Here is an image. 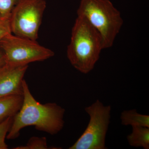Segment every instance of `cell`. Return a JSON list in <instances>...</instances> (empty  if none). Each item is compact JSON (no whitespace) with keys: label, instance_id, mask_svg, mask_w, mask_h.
Masks as SVG:
<instances>
[{"label":"cell","instance_id":"cell-1","mask_svg":"<svg viewBox=\"0 0 149 149\" xmlns=\"http://www.w3.org/2000/svg\"><path fill=\"white\" fill-rule=\"evenodd\" d=\"M23 86L22 104L13 116L6 139H16L22 128L29 126L50 135L58 133L64 127L65 110L55 103H40L32 95L24 80Z\"/></svg>","mask_w":149,"mask_h":149},{"label":"cell","instance_id":"cell-2","mask_svg":"<svg viewBox=\"0 0 149 149\" xmlns=\"http://www.w3.org/2000/svg\"><path fill=\"white\" fill-rule=\"evenodd\" d=\"M102 41L97 30L85 18L77 16L71 32L67 56L73 67L88 74L100 58Z\"/></svg>","mask_w":149,"mask_h":149},{"label":"cell","instance_id":"cell-3","mask_svg":"<svg viewBox=\"0 0 149 149\" xmlns=\"http://www.w3.org/2000/svg\"><path fill=\"white\" fill-rule=\"evenodd\" d=\"M77 15L85 18L98 32L103 49L111 47L123 21L109 0H81Z\"/></svg>","mask_w":149,"mask_h":149},{"label":"cell","instance_id":"cell-4","mask_svg":"<svg viewBox=\"0 0 149 149\" xmlns=\"http://www.w3.org/2000/svg\"><path fill=\"white\" fill-rule=\"evenodd\" d=\"M5 55L6 64L13 66L28 65L31 63L42 61L54 55L53 51L28 38L10 33L0 42Z\"/></svg>","mask_w":149,"mask_h":149},{"label":"cell","instance_id":"cell-5","mask_svg":"<svg viewBox=\"0 0 149 149\" xmlns=\"http://www.w3.org/2000/svg\"><path fill=\"white\" fill-rule=\"evenodd\" d=\"M90 116L87 128L69 149H105V139L111 118V107L105 106L99 100L86 107Z\"/></svg>","mask_w":149,"mask_h":149},{"label":"cell","instance_id":"cell-6","mask_svg":"<svg viewBox=\"0 0 149 149\" xmlns=\"http://www.w3.org/2000/svg\"><path fill=\"white\" fill-rule=\"evenodd\" d=\"M46 8L45 0H19L10 17L12 33L37 40Z\"/></svg>","mask_w":149,"mask_h":149},{"label":"cell","instance_id":"cell-7","mask_svg":"<svg viewBox=\"0 0 149 149\" xmlns=\"http://www.w3.org/2000/svg\"><path fill=\"white\" fill-rule=\"evenodd\" d=\"M28 67L6 64L0 68V98L23 95V77Z\"/></svg>","mask_w":149,"mask_h":149},{"label":"cell","instance_id":"cell-8","mask_svg":"<svg viewBox=\"0 0 149 149\" xmlns=\"http://www.w3.org/2000/svg\"><path fill=\"white\" fill-rule=\"evenodd\" d=\"M23 95L9 96L0 98V123L14 116L22 104Z\"/></svg>","mask_w":149,"mask_h":149},{"label":"cell","instance_id":"cell-9","mask_svg":"<svg viewBox=\"0 0 149 149\" xmlns=\"http://www.w3.org/2000/svg\"><path fill=\"white\" fill-rule=\"evenodd\" d=\"M132 133L127 136L131 146L149 149V128L143 126H132Z\"/></svg>","mask_w":149,"mask_h":149},{"label":"cell","instance_id":"cell-10","mask_svg":"<svg viewBox=\"0 0 149 149\" xmlns=\"http://www.w3.org/2000/svg\"><path fill=\"white\" fill-rule=\"evenodd\" d=\"M121 124L149 128V116L138 113L136 109L124 111L120 115Z\"/></svg>","mask_w":149,"mask_h":149},{"label":"cell","instance_id":"cell-11","mask_svg":"<svg viewBox=\"0 0 149 149\" xmlns=\"http://www.w3.org/2000/svg\"><path fill=\"white\" fill-rule=\"evenodd\" d=\"M47 139L45 137H33L30 138L26 145L14 148L15 149H47Z\"/></svg>","mask_w":149,"mask_h":149},{"label":"cell","instance_id":"cell-12","mask_svg":"<svg viewBox=\"0 0 149 149\" xmlns=\"http://www.w3.org/2000/svg\"><path fill=\"white\" fill-rule=\"evenodd\" d=\"M13 116L8 118L0 123V149H8L5 140L11 126Z\"/></svg>","mask_w":149,"mask_h":149},{"label":"cell","instance_id":"cell-13","mask_svg":"<svg viewBox=\"0 0 149 149\" xmlns=\"http://www.w3.org/2000/svg\"><path fill=\"white\" fill-rule=\"evenodd\" d=\"M19 0H0V14L3 18H10Z\"/></svg>","mask_w":149,"mask_h":149},{"label":"cell","instance_id":"cell-14","mask_svg":"<svg viewBox=\"0 0 149 149\" xmlns=\"http://www.w3.org/2000/svg\"><path fill=\"white\" fill-rule=\"evenodd\" d=\"M12 33L10 18L0 20V42L7 35Z\"/></svg>","mask_w":149,"mask_h":149},{"label":"cell","instance_id":"cell-15","mask_svg":"<svg viewBox=\"0 0 149 149\" xmlns=\"http://www.w3.org/2000/svg\"><path fill=\"white\" fill-rule=\"evenodd\" d=\"M6 64L5 55L1 46L0 45V68Z\"/></svg>","mask_w":149,"mask_h":149},{"label":"cell","instance_id":"cell-16","mask_svg":"<svg viewBox=\"0 0 149 149\" xmlns=\"http://www.w3.org/2000/svg\"><path fill=\"white\" fill-rule=\"evenodd\" d=\"M3 18H3V17L0 14V20H1V19H2Z\"/></svg>","mask_w":149,"mask_h":149}]
</instances>
